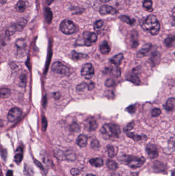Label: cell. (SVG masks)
Listing matches in <instances>:
<instances>
[{"label": "cell", "instance_id": "obj_1", "mask_svg": "<svg viewBox=\"0 0 175 176\" xmlns=\"http://www.w3.org/2000/svg\"><path fill=\"white\" fill-rule=\"evenodd\" d=\"M141 27L145 31H148L153 36H156L159 33L160 24L156 17L150 15L142 22Z\"/></svg>", "mask_w": 175, "mask_h": 176}, {"label": "cell", "instance_id": "obj_2", "mask_svg": "<svg viewBox=\"0 0 175 176\" xmlns=\"http://www.w3.org/2000/svg\"><path fill=\"white\" fill-rule=\"evenodd\" d=\"M119 159L132 168H140L145 162V159L144 157H137L126 155H120Z\"/></svg>", "mask_w": 175, "mask_h": 176}, {"label": "cell", "instance_id": "obj_3", "mask_svg": "<svg viewBox=\"0 0 175 176\" xmlns=\"http://www.w3.org/2000/svg\"><path fill=\"white\" fill-rule=\"evenodd\" d=\"M100 132L106 138L110 137H118L121 133L120 127L117 124L110 123L104 125L100 129Z\"/></svg>", "mask_w": 175, "mask_h": 176}, {"label": "cell", "instance_id": "obj_4", "mask_svg": "<svg viewBox=\"0 0 175 176\" xmlns=\"http://www.w3.org/2000/svg\"><path fill=\"white\" fill-rule=\"evenodd\" d=\"M61 31L66 35H71L76 31V26L71 20H65L62 21L60 26Z\"/></svg>", "mask_w": 175, "mask_h": 176}, {"label": "cell", "instance_id": "obj_5", "mask_svg": "<svg viewBox=\"0 0 175 176\" xmlns=\"http://www.w3.org/2000/svg\"><path fill=\"white\" fill-rule=\"evenodd\" d=\"M52 71L57 74L61 75H66L69 72L68 67L63 64L62 62H55L52 66Z\"/></svg>", "mask_w": 175, "mask_h": 176}, {"label": "cell", "instance_id": "obj_6", "mask_svg": "<svg viewBox=\"0 0 175 176\" xmlns=\"http://www.w3.org/2000/svg\"><path fill=\"white\" fill-rule=\"evenodd\" d=\"M81 74L87 80H90L94 74V70L91 64H86L83 66L81 70Z\"/></svg>", "mask_w": 175, "mask_h": 176}, {"label": "cell", "instance_id": "obj_7", "mask_svg": "<svg viewBox=\"0 0 175 176\" xmlns=\"http://www.w3.org/2000/svg\"><path fill=\"white\" fill-rule=\"evenodd\" d=\"M22 111L21 109L17 107H14L11 109L9 111L7 116V119L10 122H14L17 121L22 115Z\"/></svg>", "mask_w": 175, "mask_h": 176}, {"label": "cell", "instance_id": "obj_8", "mask_svg": "<svg viewBox=\"0 0 175 176\" xmlns=\"http://www.w3.org/2000/svg\"><path fill=\"white\" fill-rule=\"evenodd\" d=\"M146 151L150 159H154L158 157L159 152L156 145L151 144H148L146 146Z\"/></svg>", "mask_w": 175, "mask_h": 176}, {"label": "cell", "instance_id": "obj_9", "mask_svg": "<svg viewBox=\"0 0 175 176\" xmlns=\"http://www.w3.org/2000/svg\"><path fill=\"white\" fill-rule=\"evenodd\" d=\"M99 12L102 15H107L108 14L115 15L117 14L118 11L112 6L107 5H104L100 7Z\"/></svg>", "mask_w": 175, "mask_h": 176}, {"label": "cell", "instance_id": "obj_10", "mask_svg": "<svg viewBox=\"0 0 175 176\" xmlns=\"http://www.w3.org/2000/svg\"><path fill=\"white\" fill-rule=\"evenodd\" d=\"M152 48V45L151 43H146L138 51L137 54V56L138 58H142L146 55L148 52L151 50Z\"/></svg>", "mask_w": 175, "mask_h": 176}, {"label": "cell", "instance_id": "obj_11", "mask_svg": "<svg viewBox=\"0 0 175 176\" xmlns=\"http://www.w3.org/2000/svg\"><path fill=\"white\" fill-rule=\"evenodd\" d=\"M131 47L132 48H136L139 45L138 39V33L135 31H133L131 33Z\"/></svg>", "mask_w": 175, "mask_h": 176}, {"label": "cell", "instance_id": "obj_12", "mask_svg": "<svg viewBox=\"0 0 175 176\" xmlns=\"http://www.w3.org/2000/svg\"><path fill=\"white\" fill-rule=\"evenodd\" d=\"M164 108L169 111L175 110V98H170L164 105Z\"/></svg>", "mask_w": 175, "mask_h": 176}, {"label": "cell", "instance_id": "obj_13", "mask_svg": "<svg viewBox=\"0 0 175 176\" xmlns=\"http://www.w3.org/2000/svg\"><path fill=\"white\" fill-rule=\"evenodd\" d=\"M86 128H88L89 131H93L96 130L98 127V124L96 120L91 118L86 121Z\"/></svg>", "mask_w": 175, "mask_h": 176}, {"label": "cell", "instance_id": "obj_14", "mask_svg": "<svg viewBox=\"0 0 175 176\" xmlns=\"http://www.w3.org/2000/svg\"><path fill=\"white\" fill-rule=\"evenodd\" d=\"M165 46L167 47H175V36L173 35H169L164 41Z\"/></svg>", "mask_w": 175, "mask_h": 176}, {"label": "cell", "instance_id": "obj_15", "mask_svg": "<svg viewBox=\"0 0 175 176\" xmlns=\"http://www.w3.org/2000/svg\"><path fill=\"white\" fill-rule=\"evenodd\" d=\"M149 59L151 61V63L153 64V66H156L159 64L160 62L161 59V55L159 52H154L152 54L151 57Z\"/></svg>", "mask_w": 175, "mask_h": 176}, {"label": "cell", "instance_id": "obj_16", "mask_svg": "<svg viewBox=\"0 0 175 176\" xmlns=\"http://www.w3.org/2000/svg\"><path fill=\"white\" fill-rule=\"evenodd\" d=\"M88 137L84 135H80L78 137L77 140V144L80 147H84L86 146L88 144Z\"/></svg>", "mask_w": 175, "mask_h": 176}, {"label": "cell", "instance_id": "obj_17", "mask_svg": "<svg viewBox=\"0 0 175 176\" xmlns=\"http://www.w3.org/2000/svg\"><path fill=\"white\" fill-rule=\"evenodd\" d=\"M123 59V54H119L110 59V61L113 64H115V66H118L121 64Z\"/></svg>", "mask_w": 175, "mask_h": 176}, {"label": "cell", "instance_id": "obj_18", "mask_svg": "<svg viewBox=\"0 0 175 176\" xmlns=\"http://www.w3.org/2000/svg\"><path fill=\"white\" fill-rule=\"evenodd\" d=\"M89 163L96 168H101L103 165V160L100 158H92L89 160Z\"/></svg>", "mask_w": 175, "mask_h": 176}, {"label": "cell", "instance_id": "obj_19", "mask_svg": "<svg viewBox=\"0 0 175 176\" xmlns=\"http://www.w3.org/2000/svg\"><path fill=\"white\" fill-rule=\"evenodd\" d=\"M100 50L101 52V53L104 55H107L110 53V47L108 43H107V42L104 41L101 43V44L100 46Z\"/></svg>", "mask_w": 175, "mask_h": 176}, {"label": "cell", "instance_id": "obj_20", "mask_svg": "<svg viewBox=\"0 0 175 176\" xmlns=\"http://www.w3.org/2000/svg\"><path fill=\"white\" fill-rule=\"evenodd\" d=\"M91 32L89 31H85L83 33V38H84V43L85 45L89 47L92 44V41H91Z\"/></svg>", "mask_w": 175, "mask_h": 176}, {"label": "cell", "instance_id": "obj_21", "mask_svg": "<svg viewBox=\"0 0 175 176\" xmlns=\"http://www.w3.org/2000/svg\"><path fill=\"white\" fill-rule=\"evenodd\" d=\"M23 159V148L21 147H19L16 151V154L14 157V160L16 163L19 164L21 162Z\"/></svg>", "mask_w": 175, "mask_h": 176}, {"label": "cell", "instance_id": "obj_22", "mask_svg": "<svg viewBox=\"0 0 175 176\" xmlns=\"http://www.w3.org/2000/svg\"><path fill=\"white\" fill-rule=\"evenodd\" d=\"M27 6V3L24 0H20L16 5V9L19 12H24Z\"/></svg>", "mask_w": 175, "mask_h": 176}, {"label": "cell", "instance_id": "obj_23", "mask_svg": "<svg viewBox=\"0 0 175 176\" xmlns=\"http://www.w3.org/2000/svg\"><path fill=\"white\" fill-rule=\"evenodd\" d=\"M121 21H122L123 22L126 23L129 25H132L135 22V20L134 19H131V18L129 17V16H125V15H122L120 16L119 17Z\"/></svg>", "mask_w": 175, "mask_h": 176}, {"label": "cell", "instance_id": "obj_24", "mask_svg": "<svg viewBox=\"0 0 175 176\" xmlns=\"http://www.w3.org/2000/svg\"><path fill=\"white\" fill-rule=\"evenodd\" d=\"M107 165L109 169L113 171H116L118 168L117 163L115 161L112 160L110 159H108V160L107 161Z\"/></svg>", "mask_w": 175, "mask_h": 176}, {"label": "cell", "instance_id": "obj_25", "mask_svg": "<svg viewBox=\"0 0 175 176\" xmlns=\"http://www.w3.org/2000/svg\"><path fill=\"white\" fill-rule=\"evenodd\" d=\"M143 5V7L149 12L153 11V2L151 0H144Z\"/></svg>", "mask_w": 175, "mask_h": 176}, {"label": "cell", "instance_id": "obj_26", "mask_svg": "<svg viewBox=\"0 0 175 176\" xmlns=\"http://www.w3.org/2000/svg\"><path fill=\"white\" fill-rule=\"evenodd\" d=\"M27 23V21L25 19H21L17 24H16V28L17 29V31H22L24 27L26 25Z\"/></svg>", "mask_w": 175, "mask_h": 176}, {"label": "cell", "instance_id": "obj_27", "mask_svg": "<svg viewBox=\"0 0 175 176\" xmlns=\"http://www.w3.org/2000/svg\"><path fill=\"white\" fill-rule=\"evenodd\" d=\"M127 136L130 138L132 139V140L135 142H138L142 139V136L139 135H136L134 132H128L126 133Z\"/></svg>", "mask_w": 175, "mask_h": 176}, {"label": "cell", "instance_id": "obj_28", "mask_svg": "<svg viewBox=\"0 0 175 176\" xmlns=\"http://www.w3.org/2000/svg\"><path fill=\"white\" fill-rule=\"evenodd\" d=\"M16 31H17V29L16 25H13L7 28L6 31V35L7 36H11L14 35V34L16 33Z\"/></svg>", "mask_w": 175, "mask_h": 176}, {"label": "cell", "instance_id": "obj_29", "mask_svg": "<svg viewBox=\"0 0 175 176\" xmlns=\"http://www.w3.org/2000/svg\"><path fill=\"white\" fill-rule=\"evenodd\" d=\"M107 152L110 158H113L116 155L115 147L112 145H108L107 146Z\"/></svg>", "mask_w": 175, "mask_h": 176}, {"label": "cell", "instance_id": "obj_30", "mask_svg": "<svg viewBox=\"0 0 175 176\" xmlns=\"http://www.w3.org/2000/svg\"><path fill=\"white\" fill-rule=\"evenodd\" d=\"M110 73H112V75H113V76L117 77H120L121 74L120 69L117 66L116 67H113L110 70Z\"/></svg>", "mask_w": 175, "mask_h": 176}, {"label": "cell", "instance_id": "obj_31", "mask_svg": "<svg viewBox=\"0 0 175 176\" xmlns=\"http://www.w3.org/2000/svg\"><path fill=\"white\" fill-rule=\"evenodd\" d=\"M11 94V91L8 88H2L1 90V96L2 98L8 97Z\"/></svg>", "mask_w": 175, "mask_h": 176}, {"label": "cell", "instance_id": "obj_32", "mask_svg": "<svg viewBox=\"0 0 175 176\" xmlns=\"http://www.w3.org/2000/svg\"><path fill=\"white\" fill-rule=\"evenodd\" d=\"M168 151L172 152L175 150V138L170 139L168 142Z\"/></svg>", "mask_w": 175, "mask_h": 176}, {"label": "cell", "instance_id": "obj_33", "mask_svg": "<svg viewBox=\"0 0 175 176\" xmlns=\"http://www.w3.org/2000/svg\"><path fill=\"white\" fill-rule=\"evenodd\" d=\"M129 80L135 85H139L141 83L140 78L136 75L131 76L129 79Z\"/></svg>", "mask_w": 175, "mask_h": 176}, {"label": "cell", "instance_id": "obj_34", "mask_svg": "<svg viewBox=\"0 0 175 176\" xmlns=\"http://www.w3.org/2000/svg\"><path fill=\"white\" fill-rule=\"evenodd\" d=\"M24 174L26 176H33V171L32 168L26 164L24 166Z\"/></svg>", "mask_w": 175, "mask_h": 176}, {"label": "cell", "instance_id": "obj_35", "mask_svg": "<svg viewBox=\"0 0 175 176\" xmlns=\"http://www.w3.org/2000/svg\"><path fill=\"white\" fill-rule=\"evenodd\" d=\"M45 19L46 20V21L48 23L50 22V21H52V11H50L49 9H45Z\"/></svg>", "mask_w": 175, "mask_h": 176}, {"label": "cell", "instance_id": "obj_36", "mask_svg": "<svg viewBox=\"0 0 175 176\" xmlns=\"http://www.w3.org/2000/svg\"><path fill=\"white\" fill-rule=\"evenodd\" d=\"M135 126V123L134 122H132L131 123H129L124 128L123 131L125 133H127L129 132Z\"/></svg>", "mask_w": 175, "mask_h": 176}, {"label": "cell", "instance_id": "obj_37", "mask_svg": "<svg viewBox=\"0 0 175 176\" xmlns=\"http://www.w3.org/2000/svg\"><path fill=\"white\" fill-rule=\"evenodd\" d=\"M88 85L86 84V83H82L81 84L78 85L77 88H76V90L79 93H80V92H83L85 89H86V87H88Z\"/></svg>", "mask_w": 175, "mask_h": 176}, {"label": "cell", "instance_id": "obj_38", "mask_svg": "<svg viewBox=\"0 0 175 176\" xmlns=\"http://www.w3.org/2000/svg\"><path fill=\"white\" fill-rule=\"evenodd\" d=\"M16 45L19 48L22 49V48H25L26 47V43L25 42V40L22 39H20L18 40L16 42Z\"/></svg>", "mask_w": 175, "mask_h": 176}, {"label": "cell", "instance_id": "obj_39", "mask_svg": "<svg viewBox=\"0 0 175 176\" xmlns=\"http://www.w3.org/2000/svg\"><path fill=\"white\" fill-rule=\"evenodd\" d=\"M72 58L75 59V60H79V59H82L84 57H86V55L78 53L75 51H74V52H72Z\"/></svg>", "mask_w": 175, "mask_h": 176}, {"label": "cell", "instance_id": "obj_40", "mask_svg": "<svg viewBox=\"0 0 175 176\" xmlns=\"http://www.w3.org/2000/svg\"><path fill=\"white\" fill-rule=\"evenodd\" d=\"M104 25V22L102 20H98L96 21L94 24V29L96 31H98L101 29Z\"/></svg>", "mask_w": 175, "mask_h": 176}, {"label": "cell", "instance_id": "obj_41", "mask_svg": "<svg viewBox=\"0 0 175 176\" xmlns=\"http://www.w3.org/2000/svg\"><path fill=\"white\" fill-rule=\"evenodd\" d=\"M161 114V110L159 108H154L151 110V116L153 117H157Z\"/></svg>", "mask_w": 175, "mask_h": 176}, {"label": "cell", "instance_id": "obj_42", "mask_svg": "<svg viewBox=\"0 0 175 176\" xmlns=\"http://www.w3.org/2000/svg\"><path fill=\"white\" fill-rule=\"evenodd\" d=\"M115 84L116 83H115V80L111 78H109L108 80H107L105 83V85L107 87H112L114 86Z\"/></svg>", "mask_w": 175, "mask_h": 176}, {"label": "cell", "instance_id": "obj_43", "mask_svg": "<svg viewBox=\"0 0 175 176\" xmlns=\"http://www.w3.org/2000/svg\"><path fill=\"white\" fill-rule=\"evenodd\" d=\"M99 142L97 140H94L91 143V147L94 149H98L99 148Z\"/></svg>", "mask_w": 175, "mask_h": 176}, {"label": "cell", "instance_id": "obj_44", "mask_svg": "<svg viewBox=\"0 0 175 176\" xmlns=\"http://www.w3.org/2000/svg\"><path fill=\"white\" fill-rule=\"evenodd\" d=\"M71 130L74 132H78L80 131V128L78 125L74 123L71 125Z\"/></svg>", "mask_w": 175, "mask_h": 176}, {"label": "cell", "instance_id": "obj_45", "mask_svg": "<svg viewBox=\"0 0 175 176\" xmlns=\"http://www.w3.org/2000/svg\"><path fill=\"white\" fill-rule=\"evenodd\" d=\"M80 173H81L79 169H77V168H72V169H71V173L72 176H78L79 174H80Z\"/></svg>", "mask_w": 175, "mask_h": 176}, {"label": "cell", "instance_id": "obj_46", "mask_svg": "<svg viewBox=\"0 0 175 176\" xmlns=\"http://www.w3.org/2000/svg\"><path fill=\"white\" fill-rule=\"evenodd\" d=\"M136 108L135 105H131L126 108V110L130 113H134L136 111Z\"/></svg>", "mask_w": 175, "mask_h": 176}, {"label": "cell", "instance_id": "obj_47", "mask_svg": "<svg viewBox=\"0 0 175 176\" xmlns=\"http://www.w3.org/2000/svg\"><path fill=\"white\" fill-rule=\"evenodd\" d=\"M20 80H21V86L24 87V86H26V76L25 75H21L20 76Z\"/></svg>", "mask_w": 175, "mask_h": 176}, {"label": "cell", "instance_id": "obj_48", "mask_svg": "<svg viewBox=\"0 0 175 176\" xmlns=\"http://www.w3.org/2000/svg\"><path fill=\"white\" fill-rule=\"evenodd\" d=\"M47 127V121L46 118L43 117L42 118V128L43 130H45L46 129Z\"/></svg>", "mask_w": 175, "mask_h": 176}, {"label": "cell", "instance_id": "obj_49", "mask_svg": "<svg viewBox=\"0 0 175 176\" xmlns=\"http://www.w3.org/2000/svg\"><path fill=\"white\" fill-rule=\"evenodd\" d=\"M94 87H95V84H94V83H93V82H91V83H89V85H88V90H93L94 89Z\"/></svg>", "mask_w": 175, "mask_h": 176}, {"label": "cell", "instance_id": "obj_50", "mask_svg": "<svg viewBox=\"0 0 175 176\" xmlns=\"http://www.w3.org/2000/svg\"><path fill=\"white\" fill-rule=\"evenodd\" d=\"M6 176H13V172L11 171H7Z\"/></svg>", "mask_w": 175, "mask_h": 176}, {"label": "cell", "instance_id": "obj_51", "mask_svg": "<svg viewBox=\"0 0 175 176\" xmlns=\"http://www.w3.org/2000/svg\"><path fill=\"white\" fill-rule=\"evenodd\" d=\"M53 0H45V2L47 5H50L52 2H53Z\"/></svg>", "mask_w": 175, "mask_h": 176}, {"label": "cell", "instance_id": "obj_52", "mask_svg": "<svg viewBox=\"0 0 175 176\" xmlns=\"http://www.w3.org/2000/svg\"><path fill=\"white\" fill-rule=\"evenodd\" d=\"M173 17L174 20H175V7L173 9Z\"/></svg>", "mask_w": 175, "mask_h": 176}, {"label": "cell", "instance_id": "obj_53", "mask_svg": "<svg viewBox=\"0 0 175 176\" xmlns=\"http://www.w3.org/2000/svg\"><path fill=\"white\" fill-rule=\"evenodd\" d=\"M101 2H102V3H107V2H110V0H100Z\"/></svg>", "mask_w": 175, "mask_h": 176}, {"label": "cell", "instance_id": "obj_54", "mask_svg": "<svg viewBox=\"0 0 175 176\" xmlns=\"http://www.w3.org/2000/svg\"><path fill=\"white\" fill-rule=\"evenodd\" d=\"M6 1H7V0H1V3L2 4H3L5 3Z\"/></svg>", "mask_w": 175, "mask_h": 176}, {"label": "cell", "instance_id": "obj_55", "mask_svg": "<svg viewBox=\"0 0 175 176\" xmlns=\"http://www.w3.org/2000/svg\"><path fill=\"white\" fill-rule=\"evenodd\" d=\"M86 176H96L94 174H88Z\"/></svg>", "mask_w": 175, "mask_h": 176}, {"label": "cell", "instance_id": "obj_56", "mask_svg": "<svg viewBox=\"0 0 175 176\" xmlns=\"http://www.w3.org/2000/svg\"><path fill=\"white\" fill-rule=\"evenodd\" d=\"M111 176H119L118 174H112Z\"/></svg>", "mask_w": 175, "mask_h": 176}, {"label": "cell", "instance_id": "obj_57", "mask_svg": "<svg viewBox=\"0 0 175 176\" xmlns=\"http://www.w3.org/2000/svg\"><path fill=\"white\" fill-rule=\"evenodd\" d=\"M172 176H175V171L173 173V175H172Z\"/></svg>", "mask_w": 175, "mask_h": 176}]
</instances>
